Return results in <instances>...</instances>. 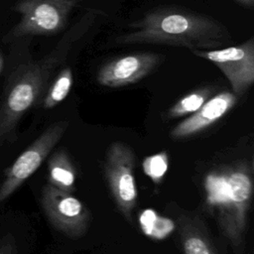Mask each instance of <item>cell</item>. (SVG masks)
<instances>
[{
    "label": "cell",
    "mask_w": 254,
    "mask_h": 254,
    "mask_svg": "<svg viewBox=\"0 0 254 254\" xmlns=\"http://www.w3.org/2000/svg\"><path fill=\"white\" fill-rule=\"evenodd\" d=\"M117 44H160L191 50H214L231 43L228 30L217 20L179 6H160L130 24Z\"/></svg>",
    "instance_id": "cell-1"
},
{
    "label": "cell",
    "mask_w": 254,
    "mask_h": 254,
    "mask_svg": "<svg viewBox=\"0 0 254 254\" xmlns=\"http://www.w3.org/2000/svg\"><path fill=\"white\" fill-rule=\"evenodd\" d=\"M207 203L215 210L223 234L241 243L253 195L252 168L247 161L210 173L205 180Z\"/></svg>",
    "instance_id": "cell-2"
},
{
    "label": "cell",
    "mask_w": 254,
    "mask_h": 254,
    "mask_svg": "<svg viewBox=\"0 0 254 254\" xmlns=\"http://www.w3.org/2000/svg\"><path fill=\"white\" fill-rule=\"evenodd\" d=\"M60 56L53 52L42 60L18 66L13 72L0 102V147L14 140L18 123L43 94Z\"/></svg>",
    "instance_id": "cell-3"
},
{
    "label": "cell",
    "mask_w": 254,
    "mask_h": 254,
    "mask_svg": "<svg viewBox=\"0 0 254 254\" xmlns=\"http://www.w3.org/2000/svg\"><path fill=\"white\" fill-rule=\"evenodd\" d=\"M82 0H18L14 10L21 15L19 23L6 40L25 36H50L60 33L67 24L69 14Z\"/></svg>",
    "instance_id": "cell-4"
},
{
    "label": "cell",
    "mask_w": 254,
    "mask_h": 254,
    "mask_svg": "<svg viewBox=\"0 0 254 254\" xmlns=\"http://www.w3.org/2000/svg\"><path fill=\"white\" fill-rule=\"evenodd\" d=\"M134 166L135 156L128 145L122 142L110 144L106 152L104 174L117 209L127 221H131L138 198Z\"/></svg>",
    "instance_id": "cell-5"
},
{
    "label": "cell",
    "mask_w": 254,
    "mask_h": 254,
    "mask_svg": "<svg viewBox=\"0 0 254 254\" xmlns=\"http://www.w3.org/2000/svg\"><path fill=\"white\" fill-rule=\"evenodd\" d=\"M41 205L50 223L67 237L76 239L87 231L90 212L71 192L48 184L42 190Z\"/></svg>",
    "instance_id": "cell-6"
},
{
    "label": "cell",
    "mask_w": 254,
    "mask_h": 254,
    "mask_svg": "<svg viewBox=\"0 0 254 254\" xmlns=\"http://www.w3.org/2000/svg\"><path fill=\"white\" fill-rule=\"evenodd\" d=\"M68 125L66 120L53 123L16 159L0 186V204L39 169L62 139Z\"/></svg>",
    "instance_id": "cell-7"
},
{
    "label": "cell",
    "mask_w": 254,
    "mask_h": 254,
    "mask_svg": "<svg viewBox=\"0 0 254 254\" xmlns=\"http://www.w3.org/2000/svg\"><path fill=\"white\" fill-rule=\"evenodd\" d=\"M199 58L212 62L228 79L232 92L244 94L254 82V39L238 46L214 50H191Z\"/></svg>",
    "instance_id": "cell-8"
},
{
    "label": "cell",
    "mask_w": 254,
    "mask_h": 254,
    "mask_svg": "<svg viewBox=\"0 0 254 254\" xmlns=\"http://www.w3.org/2000/svg\"><path fill=\"white\" fill-rule=\"evenodd\" d=\"M162 55L135 53L116 58L102 65L97 81L106 87H121L135 83L147 76L161 62Z\"/></svg>",
    "instance_id": "cell-9"
},
{
    "label": "cell",
    "mask_w": 254,
    "mask_h": 254,
    "mask_svg": "<svg viewBox=\"0 0 254 254\" xmlns=\"http://www.w3.org/2000/svg\"><path fill=\"white\" fill-rule=\"evenodd\" d=\"M237 101L230 91H221L208 98L198 110L176 125L171 131L174 140H184L194 136L215 124L229 112Z\"/></svg>",
    "instance_id": "cell-10"
},
{
    "label": "cell",
    "mask_w": 254,
    "mask_h": 254,
    "mask_svg": "<svg viewBox=\"0 0 254 254\" xmlns=\"http://www.w3.org/2000/svg\"><path fill=\"white\" fill-rule=\"evenodd\" d=\"M49 184L56 188L72 192L75 189V168L65 150L56 151L48 162Z\"/></svg>",
    "instance_id": "cell-11"
},
{
    "label": "cell",
    "mask_w": 254,
    "mask_h": 254,
    "mask_svg": "<svg viewBox=\"0 0 254 254\" xmlns=\"http://www.w3.org/2000/svg\"><path fill=\"white\" fill-rule=\"evenodd\" d=\"M180 239L184 254H218L208 236L191 220L180 219Z\"/></svg>",
    "instance_id": "cell-12"
},
{
    "label": "cell",
    "mask_w": 254,
    "mask_h": 254,
    "mask_svg": "<svg viewBox=\"0 0 254 254\" xmlns=\"http://www.w3.org/2000/svg\"><path fill=\"white\" fill-rule=\"evenodd\" d=\"M213 87L204 86L197 88L177 101L170 107L167 112L168 118H179L189 114H192L200 108V106L211 97Z\"/></svg>",
    "instance_id": "cell-13"
},
{
    "label": "cell",
    "mask_w": 254,
    "mask_h": 254,
    "mask_svg": "<svg viewBox=\"0 0 254 254\" xmlns=\"http://www.w3.org/2000/svg\"><path fill=\"white\" fill-rule=\"evenodd\" d=\"M73 82L72 70L66 66L63 68L50 85L44 99L43 106L45 109H51L65 99L69 93Z\"/></svg>",
    "instance_id": "cell-14"
},
{
    "label": "cell",
    "mask_w": 254,
    "mask_h": 254,
    "mask_svg": "<svg viewBox=\"0 0 254 254\" xmlns=\"http://www.w3.org/2000/svg\"><path fill=\"white\" fill-rule=\"evenodd\" d=\"M144 173L155 183L160 184L169 168V155L167 152H160L145 158L142 164Z\"/></svg>",
    "instance_id": "cell-15"
},
{
    "label": "cell",
    "mask_w": 254,
    "mask_h": 254,
    "mask_svg": "<svg viewBox=\"0 0 254 254\" xmlns=\"http://www.w3.org/2000/svg\"><path fill=\"white\" fill-rule=\"evenodd\" d=\"M0 254H18L15 239L12 235H6L0 239Z\"/></svg>",
    "instance_id": "cell-16"
},
{
    "label": "cell",
    "mask_w": 254,
    "mask_h": 254,
    "mask_svg": "<svg viewBox=\"0 0 254 254\" xmlns=\"http://www.w3.org/2000/svg\"><path fill=\"white\" fill-rule=\"evenodd\" d=\"M236 1L248 8H253L254 6V0H236Z\"/></svg>",
    "instance_id": "cell-17"
}]
</instances>
